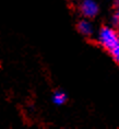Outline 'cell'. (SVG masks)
I'll list each match as a JSON object with an SVG mask.
<instances>
[{"mask_svg": "<svg viewBox=\"0 0 119 129\" xmlns=\"http://www.w3.org/2000/svg\"><path fill=\"white\" fill-rule=\"evenodd\" d=\"M109 51H110V54H111L112 58L115 59V61H117V62L119 63V43L116 45L115 47H112Z\"/></svg>", "mask_w": 119, "mask_h": 129, "instance_id": "cell-5", "label": "cell"}, {"mask_svg": "<svg viewBox=\"0 0 119 129\" xmlns=\"http://www.w3.org/2000/svg\"><path fill=\"white\" fill-rule=\"evenodd\" d=\"M115 9H116V12H119V0L115 1Z\"/></svg>", "mask_w": 119, "mask_h": 129, "instance_id": "cell-7", "label": "cell"}, {"mask_svg": "<svg viewBox=\"0 0 119 129\" xmlns=\"http://www.w3.org/2000/svg\"><path fill=\"white\" fill-rule=\"evenodd\" d=\"M66 101H67L66 93L60 92V91L54 93V95H53V102L56 105H62V104H65V103H66Z\"/></svg>", "mask_w": 119, "mask_h": 129, "instance_id": "cell-4", "label": "cell"}, {"mask_svg": "<svg viewBox=\"0 0 119 129\" xmlns=\"http://www.w3.org/2000/svg\"><path fill=\"white\" fill-rule=\"evenodd\" d=\"M97 40H98V43L108 50H110L112 47H115L119 43L118 33L114 28L109 26H104L99 30Z\"/></svg>", "mask_w": 119, "mask_h": 129, "instance_id": "cell-1", "label": "cell"}, {"mask_svg": "<svg viewBox=\"0 0 119 129\" xmlns=\"http://www.w3.org/2000/svg\"><path fill=\"white\" fill-rule=\"evenodd\" d=\"M78 31L82 35L89 36V35H91L93 33V26H92V24L90 23L89 21L82 20V21H80L79 24H78Z\"/></svg>", "mask_w": 119, "mask_h": 129, "instance_id": "cell-3", "label": "cell"}, {"mask_svg": "<svg viewBox=\"0 0 119 129\" xmlns=\"http://www.w3.org/2000/svg\"><path fill=\"white\" fill-rule=\"evenodd\" d=\"M80 10L85 18H94L98 13V6L94 0H82Z\"/></svg>", "mask_w": 119, "mask_h": 129, "instance_id": "cell-2", "label": "cell"}, {"mask_svg": "<svg viewBox=\"0 0 119 129\" xmlns=\"http://www.w3.org/2000/svg\"><path fill=\"white\" fill-rule=\"evenodd\" d=\"M111 22H112V25L116 27H119V12H115L114 15L111 18Z\"/></svg>", "mask_w": 119, "mask_h": 129, "instance_id": "cell-6", "label": "cell"}, {"mask_svg": "<svg viewBox=\"0 0 119 129\" xmlns=\"http://www.w3.org/2000/svg\"><path fill=\"white\" fill-rule=\"evenodd\" d=\"M118 37H119V32H118Z\"/></svg>", "mask_w": 119, "mask_h": 129, "instance_id": "cell-8", "label": "cell"}]
</instances>
